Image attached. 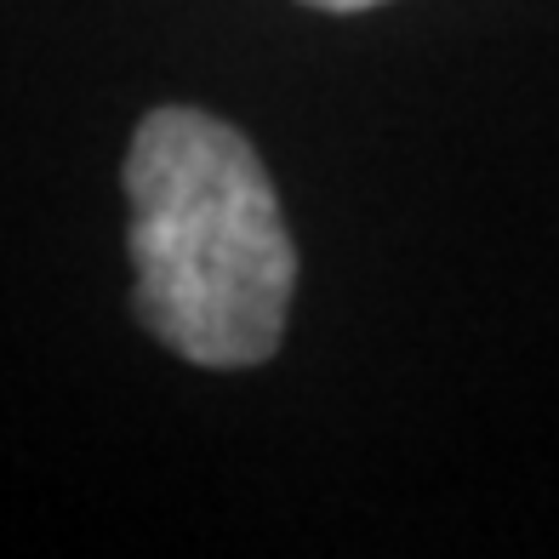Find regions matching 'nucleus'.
<instances>
[{
	"mask_svg": "<svg viewBox=\"0 0 559 559\" xmlns=\"http://www.w3.org/2000/svg\"><path fill=\"white\" fill-rule=\"evenodd\" d=\"M132 309L206 371L263 366L286 343L297 246L258 148L206 109H155L126 148Z\"/></svg>",
	"mask_w": 559,
	"mask_h": 559,
	"instance_id": "1",
	"label": "nucleus"
},
{
	"mask_svg": "<svg viewBox=\"0 0 559 559\" xmlns=\"http://www.w3.org/2000/svg\"><path fill=\"white\" fill-rule=\"evenodd\" d=\"M302 7H314V12H371V7H383V0H302Z\"/></svg>",
	"mask_w": 559,
	"mask_h": 559,
	"instance_id": "2",
	"label": "nucleus"
}]
</instances>
